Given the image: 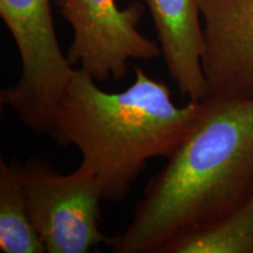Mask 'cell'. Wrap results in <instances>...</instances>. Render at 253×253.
<instances>
[{"label":"cell","mask_w":253,"mask_h":253,"mask_svg":"<svg viewBox=\"0 0 253 253\" xmlns=\"http://www.w3.org/2000/svg\"><path fill=\"white\" fill-rule=\"evenodd\" d=\"M96 82L74 68L50 136L60 145H75L82 155L80 168L96 177L103 199L121 203L148 161L169 157L182 143L207 100L176 106L166 82L140 67L120 93H107Z\"/></svg>","instance_id":"2"},{"label":"cell","mask_w":253,"mask_h":253,"mask_svg":"<svg viewBox=\"0 0 253 253\" xmlns=\"http://www.w3.org/2000/svg\"><path fill=\"white\" fill-rule=\"evenodd\" d=\"M153 176L131 223L108 246L115 253H162L212 225L253 185V99L209 97L201 118Z\"/></svg>","instance_id":"1"},{"label":"cell","mask_w":253,"mask_h":253,"mask_svg":"<svg viewBox=\"0 0 253 253\" xmlns=\"http://www.w3.org/2000/svg\"><path fill=\"white\" fill-rule=\"evenodd\" d=\"M209 97L253 99V0H199Z\"/></svg>","instance_id":"6"},{"label":"cell","mask_w":253,"mask_h":253,"mask_svg":"<svg viewBox=\"0 0 253 253\" xmlns=\"http://www.w3.org/2000/svg\"><path fill=\"white\" fill-rule=\"evenodd\" d=\"M162 253H253V185L225 217L176 239Z\"/></svg>","instance_id":"9"},{"label":"cell","mask_w":253,"mask_h":253,"mask_svg":"<svg viewBox=\"0 0 253 253\" xmlns=\"http://www.w3.org/2000/svg\"><path fill=\"white\" fill-rule=\"evenodd\" d=\"M0 251L4 253H46L32 223L24 186L23 164L0 160Z\"/></svg>","instance_id":"8"},{"label":"cell","mask_w":253,"mask_h":253,"mask_svg":"<svg viewBox=\"0 0 253 253\" xmlns=\"http://www.w3.org/2000/svg\"><path fill=\"white\" fill-rule=\"evenodd\" d=\"M0 17L19 50L21 77L0 102L39 134H52L74 66L56 39L50 0H0Z\"/></svg>","instance_id":"3"},{"label":"cell","mask_w":253,"mask_h":253,"mask_svg":"<svg viewBox=\"0 0 253 253\" xmlns=\"http://www.w3.org/2000/svg\"><path fill=\"white\" fill-rule=\"evenodd\" d=\"M156 28L170 78L189 100L209 99L203 55L199 0H143Z\"/></svg>","instance_id":"7"},{"label":"cell","mask_w":253,"mask_h":253,"mask_svg":"<svg viewBox=\"0 0 253 253\" xmlns=\"http://www.w3.org/2000/svg\"><path fill=\"white\" fill-rule=\"evenodd\" d=\"M24 186L32 223L48 253H87L110 243L100 227V182L80 167L69 175L48 162L30 158L23 164Z\"/></svg>","instance_id":"4"},{"label":"cell","mask_w":253,"mask_h":253,"mask_svg":"<svg viewBox=\"0 0 253 253\" xmlns=\"http://www.w3.org/2000/svg\"><path fill=\"white\" fill-rule=\"evenodd\" d=\"M59 13L74 32L67 58L97 82L120 81L130 60L162 55L157 42L138 31L144 6L132 1L120 8L115 0H55Z\"/></svg>","instance_id":"5"}]
</instances>
